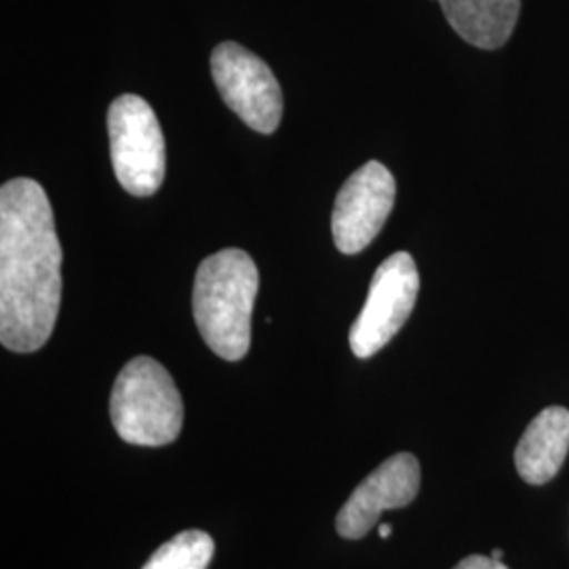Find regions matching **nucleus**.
Here are the masks:
<instances>
[{"label": "nucleus", "mask_w": 569, "mask_h": 569, "mask_svg": "<svg viewBox=\"0 0 569 569\" xmlns=\"http://www.w3.org/2000/svg\"><path fill=\"white\" fill-rule=\"evenodd\" d=\"M258 287V268L243 249L218 251L204 258L197 270L194 321L204 345L226 361H241L249 352Z\"/></svg>", "instance_id": "obj_2"}, {"label": "nucleus", "mask_w": 569, "mask_h": 569, "mask_svg": "<svg viewBox=\"0 0 569 569\" xmlns=\"http://www.w3.org/2000/svg\"><path fill=\"white\" fill-rule=\"evenodd\" d=\"M420 291V274L407 251H397L378 266L366 306L350 327V350L359 359H369L406 326Z\"/></svg>", "instance_id": "obj_5"}, {"label": "nucleus", "mask_w": 569, "mask_h": 569, "mask_svg": "<svg viewBox=\"0 0 569 569\" xmlns=\"http://www.w3.org/2000/svg\"><path fill=\"white\" fill-rule=\"evenodd\" d=\"M569 451V409L547 407L526 428L515 449V467L529 486H545L561 470Z\"/></svg>", "instance_id": "obj_9"}, {"label": "nucleus", "mask_w": 569, "mask_h": 569, "mask_svg": "<svg viewBox=\"0 0 569 569\" xmlns=\"http://www.w3.org/2000/svg\"><path fill=\"white\" fill-rule=\"evenodd\" d=\"M108 136L119 183L133 197H152L164 180V138L150 103L133 93L117 98Z\"/></svg>", "instance_id": "obj_4"}, {"label": "nucleus", "mask_w": 569, "mask_h": 569, "mask_svg": "<svg viewBox=\"0 0 569 569\" xmlns=\"http://www.w3.org/2000/svg\"><path fill=\"white\" fill-rule=\"evenodd\" d=\"M453 569H509L502 561H496L491 557L483 555H470L467 559H462Z\"/></svg>", "instance_id": "obj_12"}, {"label": "nucleus", "mask_w": 569, "mask_h": 569, "mask_svg": "<svg viewBox=\"0 0 569 569\" xmlns=\"http://www.w3.org/2000/svg\"><path fill=\"white\" fill-rule=\"evenodd\" d=\"M213 550V538L207 531L188 529L154 550L142 569H207Z\"/></svg>", "instance_id": "obj_11"}, {"label": "nucleus", "mask_w": 569, "mask_h": 569, "mask_svg": "<svg viewBox=\"0 0 569 569\" xmlns=\"http://www.w3.org/2000/svg\"><path fill=\"white\" fill-rule=\"evenodd\" d=\"M395 199L397 183L385 164L369 161L357 169L333 204L331 232L336 247L348 256L363 251L387 224Z\"/></svg>", "instance_id": "obj_7"}, {"label": "nucleus", "mask_w": 569, "mask_h": 569, "mask_svg": "<svg viewBox=\"0 0 569 569\" xmlns=\"http://www.w3.org/2000/svg\"><path fill=\"white\" fill-rule=\"evenodd\" d=\"M211 74L226 106L260 133L277 131L283 93L270 66L239 42L226 41L211 53Z\"/></svg>", "instance_id": "obj_6"}, {"label": "nucleus", "mask_w": 569, "mask_h": 569, "mask_svg": "<svg viewBox=\"0 0 569 569\" xmlns=\"http://www.w3.org/2000/svg\"><path fill=\"white\" fill-rule=\"evenodd\" d=\"M491 559H496V561H502V557H505V552L500 549L491 550V555H489Z\"/></svg>", "instance_id": "obj_14"}, {"label": "nucleus", "mask_w": 569, "mask_h": 569, "mask_svg": "<svg viewBox=\"0 0 569 569\" xmlns=\"http://www.w3.org/2000/svg\"><path fill=\"white\" fill-rule=\"evenodd\" d=\"M449 26L472 47L500 49L517 26L521 0H437Z\"/></svg>", "instance_id": "obj_10"}, {"label": "nucleus", "mask_w": 569, "mask_h": 569, "mask_svg": "<svg viewBox=\"0 0 569 569\" xmlns=\"http://www.w3.org/2000/svg\"><path fill=\"white\" fill-rule=\"evenodd\" d=\"M110 418L124 443L163 448L182 432V395L159 361L136 357L117 376Z\"/></svg>", "instance_id": "obj_3"}, {"label": "nucleus", "mask_w": 569, "mask_h": 569, "mask_svg": "<svg viewBox=\"0 0 569 569\" xmlns=\"http://www.w3.org/2000/svg\"><path fill=\"white\" fill-rule=\"evenodd\" d=\"M390 533H392V526H390V523H382V526H380V538L388 540Z\"/></svg>", "instance_id": "obj_13"}, {"label": "nucleus", "mask_w": 569, "mask_h": 569, "mask_svg": "<svg viewBox=\"0 0 569 569\" xmlns=\"http://www.w3.org/2000/svg\"><path fill=\"white\" fill-rule=\"evenodd\" d=\"M420 462L411 453H397L388 458L366 477L350 493L345 507L336 517V529L346 540L366 538L382 512L403 509L420 491Z\"/></svg>", "instance_id": "obj_8"}, {"label": "nucleus", "mask_w": 569, "mask_h": 569, "mask_svg": "<svg viewBox=\"0 0 569 569\" xmlns=\"http://www.w3.org/2000/svg\"><path fill=\"white\" fill-rule=\"evenodd\" d=\"M61 305V244L53 209L30 178L0 190V342L13 352L47 345Z\"/></svg>", "instance_id": "obj_1"}]
</instances>
